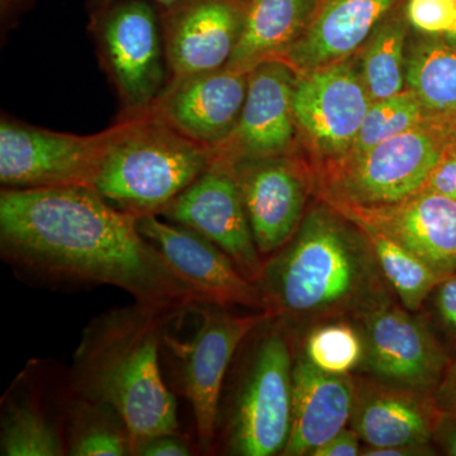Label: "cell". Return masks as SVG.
Segmentation results:
<instances>
[{
  "label": "cell",
  "instance_id": "cell-36",
  "mask_svg": "<svg viewBox=\"0 0 456 456\" xmlns=\"http://www.w3.org/2000/svg\"><path fill=\"white\" fill-rule=\"evenodd\" d=\"M434 398L441 412L456 411V360L450 362L443 380L434 392Z\"/></svg>",
  "mask_w": 456,
  "mask_h": 456
},
{
  "label": "cell",
  "instance_id": "cell-34",
  "mask_svg": "<svg viewBox=\"0 0 456 456\" xmlns=\"http://www.w3.org/2000/svg\"><path fill=\"white\" fill-rule=\"evenodd\" d=\"M358 432L351 428L344 430L335 435L331 440L327 441L325 445L320 446L312 456H356L362 455V446H360Z\"/></svg>",
  "mask_w": 456,
  "mask_h": 456
},
{
  "label": "cell",
  "instance_id": "cell-21",
  "mask_svg": "<svg viewBox=\"0 0 456 456\" xmlns=\"http://www.w3.org/2000/svg\"><path fill=\"white\" fill-rule=\"evenodd\" d=\"M353 375L325 373L305 356L294 360L293 410L284 456H312L347 428L355 406Z\"/></svg>",
  "mask_w": 456,
  "mask_h": 456
},
{
  "label": "cell",
  "instance_id": "cell-38",
  "mask_svg": "<svg viewBox=\"0 0 456 456\" xmlns=\"http://www.w3.org/2000/svg\"><path fill=\"white\" fill-rule=\"evenodd\" d=\"M434 454V449L428 446H392V448H368L362 450L365 456H416Z\"/></svg>",
  "mask_w": 456,
  "mask_h": 456
},
{
  "label": "cell",
  "instance_id": "cell-2",
  "mask_svg": "<svg viewBox=\"0 0 456 456\" xmlns=\"http://www.w3.org/2000/svg\"><path fill=\"white\" fill-rule=\"evenodd\" d=\"M256 285L264 311L288 329L356 320L392 301L367 233L323 200L265 260Z\"/></svg>",
  "mask_w": 456,
  "mask_h": 456
},
{
  "label": "cell",
  "instance_id": "cell-23",
  "mask_svg": "<svg viewBox=\"0 0 456 456\" xmlns=\"http://www.w3.org/2000/svg\"><path fill=\"white\" fill-rule=\"evenodd\" d=\"M407 53L406 89L431 118L456 123V45L425 38Z\"/></svg>",
  "mask_w": 456,
  "mask_h": 456
},
{
  "label": "cell",
  "instance_id": "cell-39",
  "mask_svg": "<svg viewBox=\"0 0 456 456\" xmlns=\"http://www.w3.org/2000/svg\"><path fill=\"white\" fill-rule=\"evenodd\" d=\"M113 2H116V0H86V13L99 11V9L104 8ZM151 2H154L159 9H165L182 2V0H151Z\"/></svg>",
  "mask_w": 456,
  "mask_h": 456
},
{
  "label": "cell",
  "instance_id": "cell-33",
  "mask_svg": "<svg viewBox=\"0 0 456 456\" xmlns=\"http://www.w3.org/2000/svg\"><path fill=\"white\" fill-rule=\"evenodd\" d=\"M434 305L441 325L456 338V274L437 285L434 290Z\"/></svg>",
  "mask_w": 456,
  "mask_h": 456
},
{
  "label": "cell",
  "instance_id": "cell-8",
  "mask_svg": "<svg viewBox=\"0 0 456 456\" xmlns=\"http://www.w3.org/2000/svg\"><path fill=\"white\" fill-rule=\"evenodd\" d=\"M197 321L189 338L164 331L161 347L173 362L183 395L193 410L198 441L211 452L217 443V419L228 370L245 338L269 316L268 312L235 316L213 303L191 308Z\"/></svg>",
  "mask_w": 456,
  "mask_h": 456
},
{
  "label": "cell",
  "instance_id": "cell-22",
  "mask_svg": "<svg viewBox=\"0 0 456 456\" xmlns=\"http://www.w3.org/2000/svg\"><path fill=\"white\" fill-rule=\"evenodd\" d=\"M314 0H248L244 27L228 66L251 70L264 61L281 60L301 37Z\"/></svg>",
  "mask_w": 456,
  "mask_h": 456
},
{
  "label": "cell",
  "instance_id": "cell-30",
  "mask_svg": "<svg viewBox=\"0 0 456 456\" xmlns=\"http://www.w3.org/2000/svg\"><path fill=\"white\" fill-rule=\"evenodd\" d=\"M406 16L411 27L430 36L449 40L456 28L452 0H406Z\"/></svg>",
  "mask_w": 456,
  "mask_h": 456
},
{
  "label": "cell",
  "instance_id": "cell-31",
  "mask_svg": "<svg viewBox=\"0 0 456 456\" xmlns=\"http://www.w3.org/2000/svg\"><path fill=\"white\" fill-rule=\"evenodd\" d=\"M421 191H434L456 200V141L431 171Z\"/></svg>",
  "mask_w": 456,
  "mask_h": 456
},
{
  "label": "cell",
  "instance_id": "cell-28",
  "mask_svg": "<svg viewBox=\"0 0 456 456\" xmlns=\"http://www.w3.org/2000/svg\"><path fill=\"white\" fill-rule=\"evenodd\" d=\"M303 355L325 373L350 375L364 362V338L346 321H326L305 336Z\"/></svg>",
  "mask_w": 456,
  "mask_h": 456
},
{
  "label": "cell",
  "instance_id": "cell-15",
  "mask_svg": "<svg viewBox=\"0 0 456 456\" xmlns=\"http://www.w3.org/2000/svg\"><path fill=\"white\" fill-rule=\"evenodd\" d=\"M248 73L224 66L170 80L151 112L185 137L213 151L235 130Z\"/></svg>",
  "mask_w": 456,
  "mask_h": 456
},
{
  "label": "cell",
  "instance_id": "cell-25",
  "mask_svg": "<svg viewBox=\"0 0 456 456\" xmlns=\"http://www.w3.org/2000/svg\"><path fill=\"white\" fill-rule=\"evenodd\" d=\"M0 454L3 456H60L68 454L61 432L29 393L3 402Z\"/></svg>",
  "mask_w": 456,
  "mask_h": 456
},
{
  "label": "cell",
  "instance_id": "cell-6",
  "mask_svg": "<svg viewBox=\"0 0 456 456\" xmlns=\"http://www.w3.org/2000/svg\"><path fill=\"white\" fill-rule=\"evenodd\" d=\"M455 123L432 121L360 155L317 165L314 188L332 207H377L421 191L454 139Z\"/></svg>",
  "mask_w": 456,
  "mask_h": 456
},
{
  "label": "cell",
  "instance_id": "cell-37",
  "mask_svg": "<svg viewBox=\"0 0 456 456\" xmlns=\"http://www.w3.org/2000/svg\"><path fill=\"white\" fill-rule=\"evenodd\" d=\"M35 0H0V26L2 35L16 27L20 16L32 7Z\"/></svg>",
  "mask_w": 456,
  "mask_h": 456
},
{
  "label": "cell",
  "instance_id": "cell-19",
  "mask_svg": "<svg viewBox=\"0 0 456 456\" xmlns=\"http://www.w3.org/2000/svg\"><path fill=\"white\" fill-rule=\"evenodd\" d=\"M350 424L368 448L431 445L439 408L434 393L355 378Z\"/></svg>",
  "mask_w": 456,
  "mask_h": 456
},
{
  "label": "cell",
  "instance_id": "cell-16",
  "mask_svg": "<svg viewBox=\"0 0 456 456\" xmlns=\"http://www.w3.org/2000/svg\"><path fill=\"white\" fill-rule=\"evenodd\" d=\"M248 0H182L159 9L170 80L224 68L244 27Z\"/></svg>",
  "mask_w": 456,
  "mask_h": 456
},
{
  "label": "cell",
  "instance_id": "cell-26",
  "mask_svg": "<svg viewBox=\"0 0 456 456\" xmlns=\"http://www.w3.org/2000/svg\"><path fill=\"white\" fill-rule=\"evenodd\" d=\"M70 419L68 455H132L130 432L112 407L79 395L71 404Z\"/></svg>",
  "mask_w": 456,
  "mask_h": 456
},
{
  "label": "cell",
  "instance_id": "cell-40",
  "mask_svg": "<svg viewBox=\"0 0 456 456\" xmlns=\"http://www.w3.org/2000/svg\"><path fill=\"white\" fill-rule=\"evenodd\" d=\"M452 5H454V11H455V14H456V0H452ZM446 41H449L450 44L456 45V28H455L454 33H452V37H450L449 40H446Z\"/></svg>",
  "mask_w": 456,
  "mask_h": 456
},
{
  "label": "cell",
  "instance_id": "cell-9",
  "mask_svg": "<svg viewBox=\"0 0 456 456\" xmlns=\"http://www.w3.org/2000/svg\"><path fill=\"white\" fill-rule=\"evenodd\" d=\"M118 123L93 134L49 130L3 113L0 183L7 189L93 188Z\"/></svg>",
  "mask_w": 456,
  "mask_h": 456
},
{
  "label": "cell",
  "instance_id": "cell-32",
  "mask_svg": "<svg viewBox=\"0 0 456 456\" xmlns=\"http://www.w3.org/2000/svg\"><path fill=\"white\" fill-rule=\"evenodd\" d=\"M134 455L188 456L193 455V449L179 432H175V434H161L149 437L137 445Z\"/></svg>",
  "mask_w": 456,
  "mask_h": 456
},
{
  "label": "cell",
  "instance_id": "cell-17",
  "mask_svg": "<svg viewBox=\"0 0 456 456\" xmlns=\"http://www.w3.org/2000/svg\"><path fill=\"white\" fill-rule=\"evenodd\" d=\"M297 73L269 60L248 73V92L235 130L216 154L230 161L290 154L297 137L293 94Z\"/></svg>",
  "mask_w": 456,
  "mask_h": 456
},
{
  "label": "cell",
  "instance_id": "cell-12",
  "mask_svg": "<svg viewBox=\"0 0 456 456\" xmlns=\"http://www.w3.org/2000/svg\"><path fill=\"white\" fill-rule=\"evenodd\" d=\"M356 321L371 377L417 391H436L452 360L425 322L393 301Z\"/></svg>",
  "mask_w": 456,
  "mask_h": 456
},
{
  "label": "cell",
  "instance_id": "cell-7",
  "mask_svg": "<svg viewBox=\"0 0 456 456\" xmlns=\"http://www.w3.org/2000/svg\"><path fill=\"white\" fill-rule=\"evenodd\" d=\"M99 65L118 99V118L151 110L169 83L160 11L151 0H116L88 13Z\"/></svg>",
  "mask_w": 456,
  "mask_h": 456
},
{
  "label": "cell",
  "instance_id": "cell-4",
  "mask_svg": "<svg viewBox=\"0 0 456 456\" xmlns=\"http://www.w3.org/2000/svg\"><path fill=\"white\" fill-rule=\"evenodd\" d=\"M117 123L93 189L134 217L160 216L215 160L216 151L174 130L151 110Z\"/></svg>",
  "mask_w": 456,
  "mask_h": 456
},
{
  "label": "cell",
  "instance_id": "cell-1",
  "mask_svg": "<svg viewBox=\"0 0 456 456\" xmlns=\"http://www.w3.org/2000/svg\"><path fill=\"white\" fill-rule=\"evenodd\" d=\"M0 244L14 265L121 288L164 320L211 303L123 212L90 187L2 188Z\"/></svg>",
  "mask_w": 456,
  "mask_h": 456
},
{
  "label": "cell",
  "instance_id": "cell-27",
  "mask_svg": "<svg viewBox=\"0 0 456 456\" xmlns=\"http://www.w3.org/2000/svg\"><path fill=\"white\" fill-rule=\"evenodd\" d=\"M364 232L387 284L406 310L419 311L445 277L388 237L371 231Z\"/></svg>",
  "mask_w": 456,
  "mask_h": 456
},
{
  "label": "cell",
  "instance_id": "cell-20",
  "mask_svg": "<svg viewBox=\"0 0 456 456\" xmlns=\"http://www.w3.org/2000/svg\"><path fill=\"white\" fill-rule=\"evenodd\" d=\"M406 0H314L307 27L281 61L297 74L349 59Z\"/></svg>",
  "mask_w": 456,
  "mask_h": 456
},
{
  "label": "cell",
  "instance_id": "cell-41",
  "mask_svg": "<svg viewBox=\"0 0 456 456\" xmlns=\"http://www.w3.org/2000/svg\"><path fill=\"white\" fill-rule=\"evenodd\" d=\"M454 139L456 141V123H455V127H454Z\"/></svg>",
  "mask_w": 456,
  "mask_h": 456
},
{
  "label": "cell",
  "instance_id": "cell-18",
  "mask_svg": "<svg viewBox=\"0 0 456 456\" xmlns=\"http://www.w3.org/2000/svg\"><path fill=\"white\" fill-rule=\"evenodd\" d=\"M137 226L167 263L213 305L264 311L259 287L248 281L233 260L208 239L182 224L161 221L156 215L137 218Z\"/></svg>",
  "mask_w": 456,
  "mask_h": 456
},
{
  "label": "cell",
  "instance_id": "cell-29",
  "mask_svg": "<svg viewBox=\"0 0 456 456\" xmlns=\"http://www.w3.org/2000/svg\"><path fill=\"white\" fill-rule=\"evenodd\" d=\"M432 119L434 118L428 116L416 95L408 89L393 97L373 102L360 127L355 142L345 156L362 154L384 141Z\"/></svg>",
  "mask_w": 456,
  "mask_h": 456
},
{
  "label": "cell",
  "instance_id": "cell-3",
  "mask_svg": "<svg viewBox=\"0 0 456 456\" xmlns=\"http://www.w3.org/2000/svg\"><path fill=\"white\" fill-rule=\"evenodd\" d=\"M164 322L139 303L113 308L90 321L74 354L75 392L122 417L132 455L149 437L179 432L175 398L160 368Z\"/></svg>",
  "mask_w": 456,
  "mask_h": 456
},
{
  "label": "cell",
  "instance_id": "cell-11",
  "mask_svg": "<svg viewBox=\"0 0 456 456\" xmlns=\"http://www.w3.org/2000/svg\"><path fill=\"white\" fill-rule=\"evenodd\" d=\"M160 216L206 237L233 260L248 281H259L265 260L255 242L230 160L216 154L212 164Z\"/></svg>",
  "mask_w": 456,
  "mask_h": 456
},
{
  "label": "cell",
  "instance_id": "cell-14",
  "mask_svg": "<svg viewBox=\"0 0 456 456\" xmlns=\"http://www.w3.org/2000/svg\"><path fill=\"white\" fill-rule=\"evenodd\" d=\"M362 231L380 233L448 278L456 274V200L419 191L377 207H334Z\"/></svg>",
  "mask_w": 456,
  "mask_h": 456
},
{
  "label": "cell",
  "instance_id": "cell-24",
  "mask_svg": "<svg viewBox=\"0 0 456 456\" xmlns=\"http://www.w3.org/2000/svg\"><path fill=\"white\" fill-rule=\"evenodd\" d=\"M404 4L384 18L362 50L360 75L373 102L406 89V44L411 25Z\"/></svg>",
  "mask_w": 456,
  "mask_h": 456
},
{
  "label": "cell",
  "instance_id": "cell-10",
  "mask_svg": "<svg viewBox=\"0 0 456 456\" xmlns=\"http://www.w3.org/2000/svg\"><path fill=\"white\" fill-rule=\"evenodd\" d=\"M373 104L355 61L341 60L297 74L293 110L297 136L316 165L350 151Z\"/></svg>",
  "mask_w": 456,
  "mask_h": 456
},
{
  "label": "cell",
  "instance_id": "cell-35",
  "mask_svg": "<svg viewBox=\"0 0 456 456\" xmlns=\"http://www.w3.org/2000/svg\"><path fill=\"white\" fill-rule=\"evenodd\" d=\"M432 443L436 444L444 454L456 456V411L439 412L435 425Z\"/></svg>",
  "mask_w": 456,
  "mask_h": 456
},
{
  "label": "cell",
  "instance_id": "cell-13",
  "mask_svg": "<svg viewBox=\"0 0 456 456\" xmlns=\"http://www.w3.org/2000/svg\"><path fill=\"white\" fill-rule=\"evenodd\" d=\"M261 256H273L305 216L314 176L292 156L231 161Z\"/></svg>",
  "mask_w": 456,
  "mask_h": 456
},
{
  "label": "cell",
  "instance_id": "cell-5",
  "mask_svg": "<svg viewBox=\"0 0 456 456\" xmlns=\"http://www.w3.org/2000/svg\"><path fill=\"white\" fill-rule=\"evenodd\" d=\"M288 327L269 316L251 332V344L226 401L220 402L217 434L228 454L281 455L289 439L294 360Z\"/></svg>",
  "mask_w": 456,
  "mask_h": 456
}]
</instances>
